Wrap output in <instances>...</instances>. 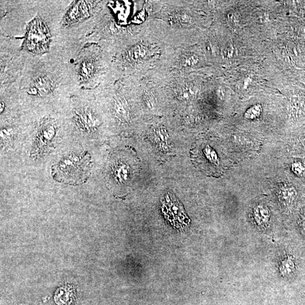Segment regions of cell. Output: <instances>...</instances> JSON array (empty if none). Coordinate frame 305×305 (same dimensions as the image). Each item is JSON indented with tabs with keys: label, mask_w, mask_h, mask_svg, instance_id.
I'll return each instance as SVG.
<instances>
[{
	"label": "cell",
	"mask_w": 305,
	"mask_h": 305,
	"mask_svg": "<svg viewBox=\"0 0 305 305\" xmlns=\"http://www.w3.org/2000/svg\"><path fill=\"white\" fill-rule=\"evenodd\" d=\"M80 70L81 77L85 80H88L92 76L94 66L92 62L87 61L82 63Z\"/></svg>",
	"instance_id": "30bf717a"
},
{
	"label": "cell",
	"mask_w": 305,
	"mask_h": 305,
	"mask_svg": "<svg viewBox=\"0 0 305 305\" xmlns=\"http://www.w3.org/2000/svg\"><path fill=\"white\" fill-rule=\"evenodd\" d=\"M195 93V91L193 87H188L182 89L180 93V96L183 100H189L193 97Z\"/></svg>",
	"instance_id": "9a60e30c"
},
{
	"label": "cell",
	"mask_w": 305,
	"mask_h": 305,
	"mask_svg": "<svg viewBox=\"0 0 305 305\" xmlns=\"http://www.w3.org/2000/svg\"><path fill=\"white\" fill-rule=\"evenodd\" d=\"M154 97L151 94H147L146 96V101L147 105H148L150 107H152L154 106L155 99Z\"/></svg>",
	"instance_id": "ac0fdd59"
},
{
	"label": "cell",
	"mask_w": 305,
	"mask_h": 305,
	"mask_svg": "<svg viewBox=\"0 0 305 305\" xmlns=\"http://www.w3.org/2000/svg\"><path fill=\"white\" fill-rule=\"evenodd\" d=\"M168 138V134L165 129L157 130L155 133V140L161 150L165 151L169 149Z\"/></svg>",
	"instance_id": "9c48e42d"
},
{
	"label": "cell",
	"mask_w": 305,
	"mask_h": 305,
	"mask_svg": "<svg viewBox=\"0 0 305 305\" xmlns=\"http://www.w3.org/2000/svg\"><path fill=\"white\" fill-rule=\"evenodd\" d=\"M223 92H224V91L223 90V88H220L219 90L218 91V93L220 97H223V95H224Z\"/></svg>",
	"instance_id": "d6986e66"
},
{
	"label": "cell",
	"mask_w": 305,
	"mask_h": 305,
	"mask_svg": "<svg viewBox=\"0 0 305 305\" xmlns=\"http://www.w3.org/2000/svg\"><path fill=\"white\" fill-rule=\"evenodd\" d=\"M296 192L293 188H284L280 193V198L285 203H290L292 201L296 196Z\"/></svg>",
	"instance_id": "8fae6325"
},
{
	"label": "cell",
	"mask_w": 305,
	"mask_h": 305,
	"mask_svg": "<svg viewBox=\"0 0 305 305\" xmlns=\"http://www.w3.org/2000/svg\"><path fill=\"white\" fill-rule=\"evenodd\" d=\"M33 88L42 94H47L52 91L53 83L46 77H39L34 82Z\"/></svg>",
	"instance_id": "ba28073f"
},
{
	"label": "cell",
	"mask_w": 305,
	"mask_h": 305,
	"mask_svg": "<svg viewBox=\"0 0 305 305\" xmlns=\"http://www.w3.org/2000/svg\"><path fill=\"white\" fill-rule=\"evenodd\" d=\"M116 115L124 121L129 120L130 109L127 101L122 98H118L115 106Z\"/></svg>",
	"instance_id": "52a82bcc"
},
{
	"label": "cell",
	"mask_w": 305,
	"mask_h": 305,
	"mask_svg": "<svg viewBox=\"0 0 305 305\" xmlns=\"http://www.w3.org/2000/svg\"><path fill=\"white\" fill-rule=\"evenodd\" d=\"M199 59L198 56L190 55L185 60L184 65L186 66H194L198 63Z\"/></svg>",
	"instance_id": "2e32d148"
},
{
	"label": "cell",
	"mask_w": 305,
	"mask_h": 305,
	"mask_svg": "<svg viewBox=\"0 0 305 305\" xmlns=\"http://www.w3.org/2000/svg\"><path fill=\"white\" fill-rule=\"evenodd\" d=\"M146 49L144 46H139L133 49L130 53V56L134 60H139L145 55Z\"/></svg>",
	"instance_id": "5bb4252c"
},
{
	"label": "cell",
	"mask_w": 305,
	"mask_h": 305,
	"mask_svg": "<svg viewBox=\"0 0 305 305\" xmlns=\"http://www.w3.org/2000/svg\"><path fill=\"white\" fill-rule=\"evenodd\" d=\"M278 269L280 275L284 277L291 276L296 270L294 257L290 254H285L279 260Z\"/></svg>",
	"instance_id": "5b68a950"
},
{
	"label": "cell",
	"mask_w": 305,
	"mask_h": 305,
	"mask_svg": "<svg viewBox=\"0 0 305 305\" xmlns=\"http://www.w3.org/2000/svg\"><path fill=\"white\" fill-rule=\"evenodd\" d=\"M253 217L255 222L259 225L266 224L270 218L269 210L266 206L259 205L253 210Z\"/></svg>",
	"instance_id": "8992f818"
},
{
	"label": "cell",
	"mask_w": 305,
	"mask_h": 305,
	"mask_svg": "<svg viewBox=\"0 0 305 305\" xmlns=\"http://www.w3.org/2000/svg\"><path fill=\"white\" fill-rule=\"evenodd\" d=\"M90 16V8L86 2H76L68 10L64 24L66 26L79 22Z\"/></svg>",
	"instance_id": "277c9868"
},
{
	"label": "cell",
	"mask_w": 305,
	"mask_h": 305,
	"mask_svg": "<svg viewBox=\"0 0 305 305\" xmlns=\"http://www.w3.org/2000/svg\"><path fill=\"white\" fill-rule=\"evenodd\" d=\"M177 19L179 21L183 24L189 23L191 21V18L188 15L185 13H180L177 15Z\"/></svg>",
	"instance_id": "e0dca14e"
},
{
	"label": "cell",
	"mask_w": 305,
	"mask_h": 305,
	"mask_svg": "<svg viewBox=\"0 0 305 305\" xmlns=\"http://www.w3.org/2000/svg\"><path fill=\"white\" fill-rule=\"evenodd\" d=\"M171 195H167L162 202V210L167 219L177 228H184L189 219L184 212L183 206Z\"/></svg>",
	"instance_id": "3957f363"
},
{
	"label": "cell",
	"mask_w": 305,
	"mask_h": 305,
	"mask_svg": "<svg viewBox=\"0 0 305 305\" xmlns=\"http://www.w3.org/2000/svg\"><path fill=\"white\" fill-rule=\"evenodd\" d=\"M91 157L88 152L81 156L71 155L64 158L52 168L55 180L70 185L85 183L90 175Z\"/></svg>",
	"instance_id": "6da1fadb"
},
{
	"label": "cell",
	"mask_w": 305,
	"mask_h": 305,
	"mask_svg": "<svg viewBox=\"0 0 305 305\" xmlns=\"http://www.w3.org/2000/svg\"><path fill=\"white\" fill-rule=\"evenodd\" d=\"M129 168L126 165H121L117 170V176L122 181H126L129 178Z\"/></svg>",
	"instance_id": "4fadbf2b"
},
{
	"label": "cell",
	"mask_w": 305,
	"mask_h": 305,
	"mask_svg": "<svg viewBox=\"0 0 305 305\" xmlns=\"http://www.w3.org/2000/svg\"><path fill=\"white\" fill-rule=\"evenodd\" d=\"M50 41V33L40 18H35L29 23L24 42L28 51L36 54L44 53L48 50Z\"/></svg>",
	"instance_id": "7a4b0ae2"
},
{
	"label": "cell",
	"mask_w": 305,
	"mask_h": 305,
	"mask_svg": "<svg viewBox=\"0 0 305 305\" xmlns=\"http://www.w3.org/2000/svg\"><path fill=\"white\" fill-rule=\"evenodd\" d=\"M261 111V106L259 105H254L245 112V117L249 120H254L260 116Z\"/></svg>",
	"instance_id": "7c38bea8"
}]
</instances>
